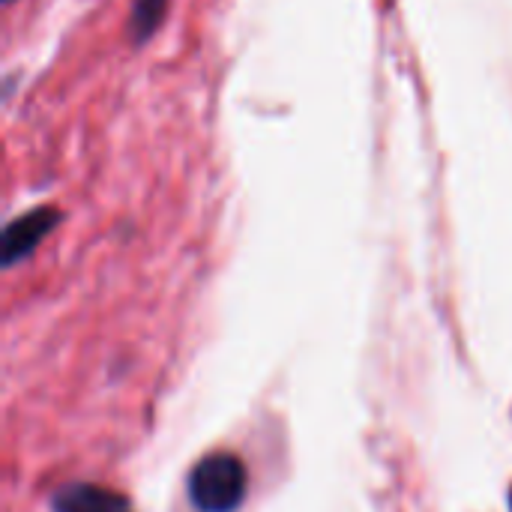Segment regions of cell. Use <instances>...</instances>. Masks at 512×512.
Instances as JSON below:
<instances>
[{
    "label": "cell",
    "mask_w": 512,
    "mask_h": 512,
    "mask_svg": "<svg viewBox=\"0 0 512 512\" xmlns=\"http://www.w3.org/2000/svg\"><path fill=\"white\" fill-rule=\"evenodd\" d=\"M189 501L198 512H237L246 501L249 471L234 453H210L189 474Z\"/></svg>",
    "instance_id": "1"
},
{
    "label": "cell",
    "mask_w": 512,
    "mask_h": 512,
    "mask_svg": "<svg viewBox=\"0 0 512 512\" xmlns=\"http://www.w3.org/2000/svg\"><path fill=\"white\" fill-rule=\"evenodd\" d=\"M57 222H60L57 207H36L12 219L3 231V267H15L18 261L30 258L33 249L57 228Z\"/></svg>",
    "instance_id": "2"
},
{
    "label": "cell",
    "mask_w": 512,
    "mask_h": 512,
    "mask_svg": "<svg viewBox=\"0 0 512 512\" xmlns=\"http://www.w3.org/2000/svg\"><path fill=\"white\" fill-rule=\"evenodd\" d=\"M51 512H135L132 501L114 489L93 486V483H69L60 486L51 501Z\"/></svg>",
    "instance_id": "3"
},
{
    "label": "cell",
    "mask_w": 512,
    "mask_h": 512,
    "mask_svg": "<svg viewBox=\"0 0 512 512\" xmlns=\"http://www.w3.org/2000/svg\"><path fill=\"white\" fill-rule=\"evenodd\" d=\"M168 0H135L132 3V39L135 45H144L165 21Z\"/></svg>",
    "instance_id": "4"
},
{
    "label": "cell",
    "mask_w": 512,
    "mask_h": 512,
    "mask_svg": "<svg viewBox=\"0 0 512 512\" xmlns=\"http://www.w3.org/2000/svg\"><path fill=\"white\" fill-rule=\"evenodd\" d=\"M510 510H512V492H510Z\"/></svg>",
    "instance_id": "5"
},
{
    "label": "cell",
    "mask_w": 512,
    "mask_h": 512,
    "mask_svg": "<svg viewBox=\"0 0 512 512\" xmlns=\"http://www.w3.org/2000/svg\"><path fill=\"white\" fill-rule=\"evenodd\" d=\"M6 3H9V0H6Z\"/></svg>",
    "instance_id": "6"
}]
</instances>
